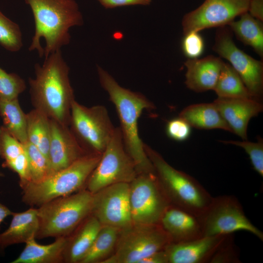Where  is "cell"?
I'll return each instance as SVG.
<instances>
[{
	"mask_svg": "<svg viewBox=\"0 0 263 263\" xmlns=\"http://www.w3.org/2000/svg\"><path fill=\"white\" fill-rule=\"evenodd\" d=\"M69 71L60 49L45 57L42 65L35 64V77L28 79L34 108L68 126L72 103L75 100Z\"/></svg>",
	"mask_w": 263,
	"mask_h": 263,
	"instance_id": "6da1fadb",
	"label": "cell"
},
{
	"mask_svg": "<svg viewBox=\"0 0 263 263\" xmlns=\"http://www.w3.org/2000/svg\"><path fill=\"white\" fill-rule=\"evenodd\" d=\"M97 73L101 86L115 107L125 149L133 161L138 174L155 173L138 130V120L142 112L154 109V104L142 94L120 86L110 74L99 66H97Z\"/></svg>",
	"mask_w": 263,
	"mask_h": 263,
	"instance_id": "7a4b0ae2",
	"label": "cell"
},
{
	"mask_svg": "<svg viewBox=\"0 0 263 263\" xmlns=\"http://www.w3.org/2000/svg\"><path fill=\"white\" fill-rule=\"evenodd\" d=\"M32 11L35 34L28 48L40 57L60 50L70 41V29L83 23L82 14L74 0H24Z\"/></svg>",
	"mask_w": 263,
	"mask_h": 263,
	"instance_id": "3957f363",
	"label": "cell"
},
{
	"mask_svg": "<svg viewBox=\"0 0 263 263\" xmlns=\"http://www.w3.org/2000/svg\"><path fill=\"white\" fill-rule=\"evenodd\" d=\"M101 154L88 153L39 182L20 184L22 202L32 207H38L81 190L98 163Z\"/></svg>",
	"mask_w": 263,
	"mask_h": 263,
	"instance_id": "277c9868",
	"label": "cell"
},
{
	"mask_svg": "<svg viewBox=\"0 0 263 263\" xmlns=\"http://www.w3.org/2000/svg\"><path fill=\"white\" fill-rule=\"evenodd\" d=\"M93 201V194L81 189L38 207L39 228L36 239L68 237L91 214Z\"/></svg>",
	"mask_w": 263,
	"mask_h": 263,
	"instance_id": "5b68a950",
	"label": "cell"
},
{
	"mask_svg": "<svg viewBox=\"0 0 263 263\" xmlns=\"http://www.w3.org/2000/svg\"><path fill=\"white\" fill-rule=\"evenodd\" d=\"M144 148L170 204L200 215L212 201L210 194L194 178L174 169L145 143Z\"/></svg>",
	"mask_w": 263,
	"mask_h": 263,
	"instance_id": "8992f818",
	"label": "cell"
},
{
	"mask_svg": "<svg viewBox=\"0 0 263 263\" xmlns=\"http://www.w3.org/2000/svg\"><path fill=\"white\" fill-rule=\"evenodd\" d=\"M69 127L81 146L89 153L102 154L115 130L106 108L87 107L75 100Z\"/></svg>",
	"mask_w": 263,
	"mask_h": 263,
	"instance_id": "52a82bcc",
	"label": "cell"
},
{
	"mask_svg": "<svg viewBox=\"0 0 263 263\" xmlns=\"http://www.w3.org/2000/svg\"><path fill=\"white\" fill-rule=\"evenodd\" d=\"M171 243L159 224L132 223L120 230L114 254L102 263H139L150 255L164 249Z\"/></svg>",
	"mask_w": 263,
	"mask_h": 263,
	"instance_id": "ba28073f",
	"label": "cell"
},
{
	"mask_svg": "<svg viewBox=\"0 0 263 263\" xmlns=\"http://www.w3.org/2000/svg\"><path fill=\"white\" fill-rule=\"evenodd\" d=\"M138 174L134 163L125 149L120 129L116 127L87 180V189L93 194L111 185L130 183Z\"/></svg>",
	"mask_w": 263,
	"mask_h": 263,
	"instance_id": "9c48e42d",
	"label": "cell"
},
{
	"mask_svg": "<svg viewBox=\"0 0 263 263\" xmlns=\"http://www.w3.org/2000/svg\"><path fill=\"white\" fill-rule=\"evenodd\" d=\"M203 237L231 234L245 231L263 240V232L246 216L242 205L233 196L212 198L206 209L198 217Z\"/></svg>",
	"mask_w": 263,
	"mask_h": 263,
	"instance_id": "30bf717a",
	"label": "cell"
},
{
	"mask_svg": "<svg viewBox=\"0 0 263 263\" xmlns=\"http://www.w3.org/2000/svg\"><path fill=\"white\" fill-rule=\"evenodd\" d=\"M129 201L134 224H159L170 205L155 173L138 174L130 183Z\"/></svg>",
	"mask_w": 263,
	"mask_h": 263,
	"instance_id": "8fae6325",
	"label": "cell"
},
{
	"mask_svg": "<svg viewBox=\"0 0 263 263\" xmlns=\"http://www.w3.org/2000/svg\"><path fill=\"white\" fill-rule=\"evenodd\" d=\"M212 49L229 62L253 98L261 101L263 94V61L239 48L233 40L231 30L226 26L218 28Z\"/></svg>",
	"mask_w": 263,
	"mask_h": 263,
	"instance_id": "7c38bea8",
	"label": "cell"
},
{
	"mask_svg": "<svg viewBox=\"0 0 263 263\" xmlns=\"http://www.w3.org/2000/svg\"><path fill=\"white\" fill-rule=\"evenodd\" d=\"M249 0H205L184 16L182 21L184 35L228 25L236 17L247 12Z\"/></svg>",
	"mask_w": 263,
	"mask_h": 263,
	"instance_id": "4fadbf2b",
	"label": "cell"
},
{
	"mask_svg": "<svg viewBox=\"0 0 263 263\" xmlns=\"http://www.w3.org/2000/svg\"><path fill=\"white\" fill-rule=\"evenodd\" d=\"M130 183H119L105 187L93 193L91 214L102 225L122 229L132 222L130 201Z\"/></svg>",
	"mask_w": 263,
	"mask_h": 263,
	"instance_id": "5bb4252c",
	"label": "cell"
},
{
	"mask_svg": "<svg viewBox=\"0 0 263 263\" xmlns=\"http://www.w3.org/2000/svg\"><path fill=\"white\" fill-rule=\"evenodd\" d=\"M51 136L48 153L53 172L64 169L90 153L81 146L69 126L50 118Z\"/></svg>",
	"mask_w": 263,
	"mask_h": 263,
	"instance_id": "9a60e30c",
	"label": "cell"
},
{
	"mask_svg": "<svg viewBox=\"0 0 263 263\" xmlns=\"http://www.w3.org/2000/svg\"><path fill=\"white\" fill-rule=\"evenodd\" d=\"M214 104L231 132L247 140V129L250 119L263 110L261 101L253 98L218 97Z\"/></svg>",
	"mask_w": 263,
	"mask_h": 263,
	"instance_id": "2e32d148",
	"label": "cell"
},
{
	"mask_svg": "<svg viewBox=\"0 0 263 263\" xmlns=\"http://www.w3.org/2000/svg\"><path fill=\"white\" fill-rule=\"evenodd\" d=\"M229 235L202 237L187 242L170 243L164 248L168 263H209Z\"/></svg>",
	"mask_w": 263,
	"mask_h": 263,
	"instance_id": "e0dca14e",
	"label": "cell"
},
{
	"mask_svg": "<svg viewBox=\"0 0 263 263\" xmlns=\"http://www.w3.org/2000/svg\"><path fill=\"white\" fill-rule=\"evenodd\" d=\"M171 243H181L203 237L198 217L180 207L169 205L159 224Z\"/></svg>",
	"mask_w": 263,
	"mask_h": 263,
	"instance_id": "ac0fdd59",
	"label": "cell"
},
{
	"mask_svg": "<svg viewBox=\"0 0 263 263\" xmlns=\"http://www.w3.org/2000/svg\"><path fill=\"white\" fill-rule=\"evenodd\" d=\"M224 63L220 57L212 55L202 58L188 59L184 63L187 87L197 93L213 90Z\"/></svg>",
	"mask_w": 263,
	"mask_h": 263,
	"instance_id": "d6986e66",
	"label": "cell"
},
{
	"mask_svg": "<svg viewBox=\"0 0 263 263\" xmlns=\"http://www.w3.org/2000/svg\"><path fill=\"white\" fill-rule=\"evenodd\" d=\"M9 227L0 233V249L17 244L25 243L35 238L39 228L36 208L31 207L20 212H13Z\"/></svg>",
	"mask_w": 263,
	"mask_h": 263,
	"instance_id": "ffe728a7",
	"label": "cell"
},
{
	"mask_svg": "<svg viewBox=\"0 0 263 263\" xmlns=\"http://www.w3.org/2000/svg\"><path fill=\"white\" fill-rule=\"evenodd\" d=\"M80 225L74 235L67 237L64 263H80L90 250L102 226L98 220L92 214Z\"/></svg>",
	"mask_w": 263,
	"mask_h": 263,
	"instance_id": "44dd1931",
	"label": "cell"
},
{
	"mask_svg": "<svg viewBox=\"0 0 263 263\" xmlns=\"http://www.w3.org/2000/svg\"><path fill=\"white\" fill-rule=\"evenodd\" d=\"M19 255L11 263H64V253L67 237L56 238L48 244L37 243L35 238L29 240Z\"/></svg>",
	"mask_w": 263,
	"mask_h": 263,
	"instance_id": "7402d4cb",
	"label": "cell"
},
{
	"mask_svg": "<svg viewBox=\"0 0 263 263\" xmlns=\"http://www.w3.org/2000/svg\"><path fill=\"white\" fill-rule=\"evenodd\" d=\"M179 117L191 127L198 129H221L231 132L214 104L198 103L185 108Z\"/></svg>",
	"mask_w": 263,
	"mask_h": 263,
	"instance_id": "603a6c76",
	"label": "cell"
},
{
	"mask_svg": "<svg viewBox=\"0 0 263 263\" xmlns=\"http://www.w3.org/2000/svg\"><path fill=\"white\" fill-rule=\"evenodd\" d=\"M236 21L228 25L237 39L246 45L251 47L262 58L263 57V25L261 21L247 12L243 14Z\"/></svg>",
	"mask_w": 263,
	"mask_h": 263,
	"instance_id": "cb8c5ba5",
	"label": "cell"
},
{
	"mask_svg": "<svg viewBox=\"0 0 263 263\" xmlns=\"http://www.w3.org/2000/svg\"><path fill=\"white\" fill-rule=\"evenodd\" d=\"M0 117L2 126L10 134L23 144L28 142L26 113L20 107L18 98H0Z\"/></svg>",
	"mask_w": 263,
	"mask_h": 263,
	"instance_id": "d4e9b609",
	"label": "cell"
},
{
	"mask_svg": "<svg viewBox=\"0 0 263 263\" xmlns=\"http://www.w3.org/2000/svg\"><path fill=\"white\" fill-rule=\"evenodd\" d=\"M28 141L36 146L49 160L51 136L50 118L34 108L26 113Z\"/></svg>",
	"mask_w": 263,
	"mask_h": 263,
	"instance_id": "484cf974",
	"label": "cell"
},
{
	"mask_svg": "<svg viewBox=\"0 0 263 263\" xmlns=\"http://www.w3.org/2000/svg\"><path fill=\"white\" fill-rule=\"evenodd\" d=\"M213 90L218 97L253 98L238 74L225 62Z\"/></svg>",
	"mask_w": 263,
	"mask_h": 263,
	"instance_id": "4316f807",
	"label": "cell"
},
{
	"mask_svg": "<svg viewBox=\"0 0 263 263\" xmlns=\"http://www.w3.org/2000/svg\"><path fill=\"white\" fill-rule=\"evenodd\" d=\"M120 229L102 225L89 251L80 263H101L115 247Z\"/></svg>",
	"mask_w": 263,
	"mask_h": 263,
	"instance_id": "83f0119b",
	"label": "cell"
},
{
	"mask_svg": "<svg viewBox=\"0 0 263 263\" xmlns=\"http://www.w3.org/2000/svg\"><path fill=\"white\" fill-rule=\"evenodd\" d=\"M24 146L28 159L30 182H39L53 173L48 159L36 146L28 141Z\"/></svg>",
	"mask_w": 263,
	"mask_h": 263,
	"instance_id": "f1b7e54d",
	"label": "cell"
},
{
	"mask_svg": "<svg viewBox=\"0 0 263 263\" xmlns=\"http://www.w3.org/2000/svg\"><path fill=\"white\" fill-rule=\"evenodd\" d=\"M0 45L5 50L16 52L23 46L19 25L6 17L0 10Z\"/></svg>",
	"mask_w": 263,
	"mask_h": 263,
	"instance_id": "f546056e",
	"label": "cell"
},
{
	"mask_svg": "<svg viewBox=\"0 0 263 263\" xmlns=\"http://www.w3.org/2000/svg\"><path fill=\"white\" fill-rule=\"evenodd\" d=\"M26 153L24 144L19 142L2 126L0 127V157L5 168Z\"/></svg>",
	"mask_w": 263,
	"mask_h": 263,
	"instance_id": "4dcf8cb0",
	"label": "cell"
},
{
	"mask_svg": "<svg viewBox=\"0 0 263 263\" xmlns=\"http://www.w3.org/2000/svg\"><path fill=\"white\" fill-rule=\"evenodd\" d=\"M26 88L25 81L19 75L14 73H7L0 67V98H18Z\"/></svg>",
	"mask_w": 263,
	"mask_h": 263,
	"instance_id": "1f68e13d",
	"label": "cell"
},
{
	"mask_svg": "<svg viewBox=\"0 0 263 263\" xmlns=\"http://www.w3.org/2000/svg\"><path fill=\"white\" fill-rule=\"evenodd\" d=\"M222 142L243 148L249 156L254 169L260 176H263V140L261 137L255 142L247 140L222 141Z\"/></svg>",
	"mask_w": 263,
	"mask_h": 263,
	"instance_id": "d6a6232c",
	"label": "cell"
},
{
	"mask_svg": "<svg viewBox=\"0 0 263 263\" xmlns=\"http://www.w3.org/2000/svg\"><path fill=\"white\" fill-rule=\"evenodd\" d=\"M181 42L184 55L188 59L199 58L204 53L205 41L199 32L192 31L185 35Z\"/></svg>",
	"mask_w": 263,
	"mask_h": 263,
	"instance_id": "836d02e7",
	"label": "cell"
},
{
	"mask_svg": "<svg viewBox=\"0 0 263 263\" xmlns=\"http://www.w3.org/2000/svg\"><path fill=\"white\" fill-rule=\"evenodd\" d=\"M191 127L184 119L179 117L169 120L166 126V133L171 139L184 141L189 137Z\"/></svg>",
	"mask_w": 263,
	"mask_h": 263,
	"instance_id": "e575fe53",
	"label": "cell"
},
{
	"mask_svg": "<svg viewBox=\"0 0 263 263\" xmlns=\"http://www.w3.org/2000/svg\"><path fill=\"white\" fill-rule=\"evenodd\" d=\"M229 235L211 258L209 263H238L236 253L232 241Z\"/></svg>",
	"mask_w": 263,
	"mask_h": 263,
	"instance_id": "d590c367",
	"label": "cell"
},
{
	"mask_svg": "<svg viewBox=\"0 0 263 263\" xmlns=\"http://www.w3.org/2000/svg\"><path fill=\"white\" fill-rule=\"evenodd\" d=\"M106 8H113L117 7L142 5H148L152 0H97Z\"/></svg>",
	"mask_w": 263,
	"mask_h": 263,
	"instance_id": "8d00e7d4",
	"label": "cell"
},
{
	"mask_svg": "<svg viewBox=\"0 0 263 263\" xmlns=\"http://www.w3.org/2000/svg\"><path fill=\"white\" fill-rule=\"evenodd\" d=\"M247 12L256 19L263 21V0H250Z\"/></svg>",
	"mask_w": 263,
	"mask_h": 263,
	"instance_id": "74e56055",
	"label": "cell"
},
{
	"mask_svg": "<svg viewBox=\"0 0 263 263\" xmlns=\"http://www.w3.org/2000/svg\"><path fill=\"white\" fill-rule=\"evenodd\" d=\"M139 263H168V259L164 249L150 255Z\"/></svg>",
	"mask_w": 263,
	"mask_h": 263,
	"instance_id": "f35d334b",
	"label": "cell"
},
{
	"mask_svg": "<svg viewBox=\"0 0 263 263\" xmlns=\"http://www.w3.org/2000/svg\"><path fill=\"white\" fill-rule=\"evenodd\" d=\"M13 212L7 207L0 202V224L7 217L12 215Z\"/></svg>",
	"mask_w": 263,
	"mask_h": 263,
	"instance_id": "ab89813d",
	"label": "cell"
},
{
	"mask_svg": "<svg viewBox=\"0 0 263 263\" xmlns=\"http://www.w3.org/2000/svg\"><path fill=\"white\" fill-rule=\"evenodd\" d=\"M3 174L0 170V179L3 176Z\"/></svg>",
	"mask_w": 263,
	"mask_h": 263,
	"instance_id": "60d3db41",
	"label": "cell"
}]
</instances>
